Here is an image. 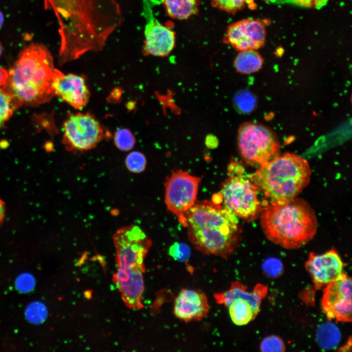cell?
<instances>
[{"label":"cell","mask_w":352,"mask_h":352,"mask_svg":"<svg viewBox=\"0 0 352 352\" xmlns=\"http://www.w3.org/2000/svg\"><path fill=\"white\" fill-rule=\"evenodd\" d=\"M53 12L60 37L59 62L64 64L88 52L101 51L122 22L116 0H44Z\"/></svg>","instance_id":"6da1fadb"},{"label":"cell","mask_w":352,"mask_h":352,"mask_svg":"<svg viewBox=\"0 0 352 352\" xmlns=\"http://www.w3.org/2000/svg\"><path fill=\"white\" fill-rule=\"evenodd\" d=\"M235 103L239 110L248 113L254 109L256 100L254 96L249 92L242 91L236 95Z\"/></svg>","instance_id":"d4e9b609"},{"label":"cell","mask_w":352,"mask_h":352,"mask_svg":"<svg viewBox=\"0 0 352 352\" xmlns=\"http://www.w3.org/2000/svg\"><path fill=\"white\" fill-rule=\"evenodd\" d=\"M126 165L131 172L140 173L143 171L146 167V159L142 153L132 152L127 156Z\"/></svg>","instance_id":"4316f807"},{"label":"cell","mask_w":352,"mask_h":352,"mask_svg":"<svg viewBox=\"0 0 352 352\" xmlns=\"http://www.w3.org/2000/svg\"><path fill=\"white\" fill-rule=\"evenodd\" d=\"M265 273L269 276L275 277L280 275L283 270L282 263L275 258H270L266 260L263 265Z\"/></svg>","instance_id":"f546056e"},{"label":"cell","mask_w":352,"mask_h":352,"mask_svg":"<svg viewBox=\"0 0 352 352\" xmlns=\"http://www.w3.org/2000/svg\"><path fill=\"white\" fill-rule=\"evenodd\" d=\"M159 3L156 0L143 1V15L146 22L142 47L144 55L166 56L175 46V32L159 22L154 15L153 8Z\"/></svg>","instance_id":"4fadbf2b"},{"label":"cell","mask_w":352,"mask_h":352,"mask_svg":"<svg viewBox=\"0 0 352 352\" xmlns=\"http://www.w3.org/2000/svg\"><path fill=\"white\" fill-rule=\"evenodd\" d=\"M263 62V58L255 50H245L240 51L236 57L234 66L239 72L251 74L259 71L262 67Z\"/></svg>","instance_id":"ffe728a7"},{"label":"cell","mask_w":352,"mask_h":352,"mask_svg":"<svg viewBox=\"0 0 352 352\" xmlns=\"http://www.w3.org/2000/svg\"><path fill=\"white\" fill-rule=\"evenodd\" d=\"M1 52H2V47H1V44H0V55L1 54Z\"/></svg>","instance_id":"d590c367"},{"label":"cell","mask_w":352,"mask_h":352,"mask_svg":"<svg viewBox=\"0 0 352 352\" xmlns=\"http://www.w3.org/2000/svg\"><path fill=\"white\" fill-rule=\"evenodd\" d=\"M16 108L11 96L3 88H0V127L4 125Z\"/></svg>","instance_id":"7402d4cb"},{"label":"cell","mask_w":352,"mask_h":352,"mask_svg":"<svg viewBox=\"0 0 352 352\" xmlns=\"http://www.w3.org/2000/svg\"><path fill=\"white\" fill-rule=\"evenodd\" d=\"M260 215L267 239L287 249L303 246L317 232L314 210L306 201L296 197L286 201H270L262 208Z\"/></svg>","instance_id":"277c9868"},{"label":"cell","mask_w":352,"mask_h":352,"mask_svg":"<svg viewBox=\"0 0 352 352\" xmlns=\"http://www.w3.org/2000/svg\"><path fill=\"white\" fill-rule=\"evenodd\" d=\"M260 349L263 352H282L286 351L283 340L278 336L270 335L262 341Z\"/></svg>","instance_id":"484cf974"},{"label":"cell","mask_w":352,"mask_h":352,"mask_svg":"<svg viewBox=\"0 0 352 352\" xmlns=\"http://www.w3.org/2000/svg\"><path fill=\"white\" fill-rule=\"evenodd\" d=\"M265 35V27L261 21L245 19L232 23L227 27L223 42L240 51L256 50L264 45Z\"/></svg>","instance_id":"5bb4252c"},{"label":"cell","mask_w":352,"mask_h":352,"mask_svg":"<svg viewBox=\"0 0 352 352\" xmlns=\"http://www.w3.org/2000/svg\"><path fill=\"white\" fill-rule=\"evenodd\" d=\"M209 310L207 298L202 291L183 288L175 300L173 313L179 320L189 322L202 320Z\"/></svg>","instance_id":"ac0fdd59"},{"label":"cell","mask_w":352,"mask_h":352,"mask_svg":"<svg viewBox=\"0 0 352 352\" xmlns=\"http://www.w3.org/2000/svg\"><path fill=\"white\" fill-rule=\"evenodd\" d=\"M230 175L223 183L220 194L224 206L246 221H251L260 215L262 203L258 195V189L243 175V168L236 162L229 168Z\"/></svg>","instance_id":"8992f818"},{"label":"cell","mask_w":352,"mask_h":352,"mask_svg":"<svg viewBox=\"0 0 352 352\" xmlns=\"http://www.w3.org/2000/svg\"><path fill=\"white\" fill-rule=\"evenodd\" d=\"M113 240L118 267L144 264L152 241L139 227L132 224L121 227L114 234Z\"/></svg>","instance_id":"8fae6325"},{"label":"cell","mask_w":352,"mask_h":352,"mask_svg":"<svg viewBox=\"0 0 352 352\" xmlns=\"http://www.w3.org/2000/svg\"><path fill=\"white\" fill-rule=\"evenodd\" d=\"M58 70L47 48L32 43L21 52L3 88L11 96L16 108L38 106L55 95L52 85Z\"/></svg>","instance_id":"3957f363"},{"label":"cell","mask_w":352,"mask_h":352,"mask_svg":"<svg viewBox=\"0 0 352 352\" xmlns=\"http://www.w3.org/2000/svg\"><path fill=\"white\" fill-rule=\"evenodd\" d=\"M311 170L308 161L294 153L279 155L248 175L270 201H286L296 197L308 185Z\"/></svg>","instance_id":"5b68a950"},{"label":"cell","mask_w":352,"mask_h":352,"mask_svg":"<svg viewBox=\"0 0 352 352\" xmlns=\"http://www.w3.org/2000/svg\"><path fill=\"white\" fill-rule=\"evenodd\" d=\"M162 3L167 14L177 20H185L198 12L200 0H156Z\"/></svg>","instance_id":"d6986e66"},{"label":"cell","mask_w":352,"mask_h":352,"mask_svg":"<svg viewBox=\"0 0 352 352\" xmlns=\"http://www.w3.org/2000/svg\"><path fill=\"white\" fill-rule=\"evenodd\" d=\"M52 87L55 95L75 109H82L88 102L90 92L82 76L71 73L65 75L58 70Z\"/></svg>","instance_id":"e0dca14e"},{"label":"cell","mask_w":352,"mask_h":352,"mask_svg":"<svg viewBox=\"0 0 352 352\" xmlns=\"http://www.w3.org/2000/svg\"><path fill=\"white\" fill-rule=\"evenodd\" d=\"M3 22V16L2 13L0 11V27L1 26Z\"/></svg>","instance_id":"836d02e7"},{"label":"cell","mask_w":352,"mask_h":352,"mask_svg":"<svg viewBox=\"0 0 352 352\" xmlns=\"http://www.w3.org/2000/svg\"><path fill=\"white\" fill-rule=\"evenodd\" d=\"M185 218L189 239L199 252L227 259L238 246L241 230L237 216L220 203L199 201Z\"/></svg>","instance_id":"7a4b0ae2"},{"label":"cell","mask_w":352,"mask_h":352,"mask_svg":"<svg viewBox=\"0 0 352 352\" xmlns=\"http://www.w3.org/2000/svg\"><path fill=\"white\" fill-rule=\"evenodd\" d=\"M264 1H265L266 2H271V3H275L277 0H263Z\"/></svg>","instance_id":"e575fe53"},{"label":"cell","mask_w":352,"mask_h":352,"mask_svg":"<svg viewBox=\"0 0 352 352\" xmlns=\"http://www.w3.org/2000/svg\"><path fill=\"white\" fill-rule=\"evenodd\" d=\"M145 271V265L118 267L113 275V281L121 294L122 300L130 308L140 309L143 308L142 298L144 290Z\"/></svg>","instance_id":"2e32d148"},{"label":"cell","mask_w":352,"mask_h":352,"mask_svg":"<svg viewBox=\"0 0 352 352\" xmlns=\"http://www.w3.org/2000/svg\"><path fill=\"white\" fill-rule=\"evenodd\" d=\"M8 72L3 68H0V87L3 86L7 80Z\"/></svg>","instance_id":"4dcf8cb0"},{"label":"cell","mask_w":352,"mask_h":352,"mask_svg":"<svg viewBox=\"0 0 352 352\" xmlns=\"http://www.w3.org/2000/svg\"><path fill=\"white\" fill-rule=\"evenodd\" d=\"M268 292L267 286L258 284L249 291L240 282L231 283L228 290L214 294L216 302L228 308L232 322L238 326L248 324L257 316L263 300Z\"/></svg>","instance_id":"ba28073f"},{"label":"cell","mask_w":352,"mask_h":352,"mask_svg":"<svg viewBox=\"0 0 352 352\" xmlns=\"http://www.w3.org/2000/svg\"><path fill=\"white\" fill-rule=\"evenodd\" d=\"M305 266L315 289H320L344 272V264L337 251L332 248L320 254L310 252Z\"/></svg>","instance_id":"9a60e30c"},{"label":"cell","mask_w":352,"mask_h":352,"mask_svg":"<svg viewBox=\"0 0 352 352\" xmlns=\"http://www.w3.org/2000/svg\"><path fill=\"white\" fill-rule=\"evenodd\" d=\"M114 141L119 149L128 151L134 147L135 139L130 130L127 129H120L114 133Z\"/></svg>","instance_id":"603a6c76"},{"label":"cell","mask_w":352,"mask_h":352,"mask_svg":"<svg viewBox=\"0 0 352 352\" xmlns=\"http://www.w3.org/2000/svg\"><path fill=\"white\" fill-rule=\"evenodd\" d=\"M320 343L325 348L333 347L339 340V332L332 325L324 326L319 332Z\"/></svg>","instance_id":"cb8c5ba5"},{"label":"cell","mask_w":352,"mask_h":352,"mask_svg":"<svg viewBox=\"0 0 352 352\" xmlns=\"http://www.w3.org/2000/svg\"><path fill=\"white\" fill-rule=\"evenodd\" d=\"M329 0H277L275 3H290L300 7L319 9L324 6Z\"/></svg>","instance_id":"f1b7e54d"},{"label":"cell","mask_w":352,"mask_h":352,"mask_svg":"<svg viewBox=\"0 0 352 352\" xmlns=\"http://www.w3.org/2000/svg\"><path fill=\"white\" fill-rule=\"evenodd\" d=\"M5 214V206L4 202L0 199V225L3 221Z\"/></svg>","instance_id":"1f68e13d"},{"label":"cell","mask_w":352,"mask_h":352,"mask_svg":"<svg viewBox=\"0 0 352 352\" xmlns=\"http://www.w3.org/2000/svg\"><path fill=\"white\" fill-rule=\"evenodd\" d=\"M200 180L201 177L179 170L173 171L164 184L167 207L184 227L185 215L195 203Z\"/></svg>","instance_id":"9c48e42d"},{"label":"cell","mask_w":352,"mask_h":352,"mask_svg":"<svg viewBox=\"0 0 352 352\" xmlns=\"http://www.w3.org/2000/svg\"><path fill=\"white\" fill-rule=\"evenodd\" d=\"M191 253L189 246L182 242H175L169 248L170 255L175 260L185 261L187 260Z\"/></svg>","instance_id":"83f0119b"},{"label":"cell","mask_w":352,"mask_h":352,"mask_svg":"<svg viewBox=\"0 0 352 352\" xmlns=\"http://www.w3.org/2000/svg\"><path fill=\"white\" fill-rule=\"evenodd\" d=\"M352 348V340L351 337H350L349 340L347 341L345 345L343 346L339 349V351L341 352H348L349 351V349L351 351Z\"/></svg>","instance_id":"d6a6232c"},{"label":"cell","mask_w":352,"mask_h":352,"mask_svg":"<svg viewBox=\"0 0 352 352\" xmlns=\"http://www.w3.org/2000/svg\"><path fill=\"white\" fill-rule=\"evenodd\" d=\"M352 302V279L344 272L323 288L321 307L329 320L351 322Z\"/></svg>","instance_id":"7c38bea8"},{"label":"cell","mask_w":352,"mask_h":352,"mask_svg":"<svg viewBox=\"0 0 352 352\" xmlns=\"http://www.w3.org/2000/svg\"><path fill=\"white\" fill-rule=\"evenodd\" d=\"M211 4L215 8L233 14L246 5L252 9L256 7L254 0H212Z\"/></svg>","instance_id":"44dd1931"},{"label":"cell","mask_w":352,"mask_h":352,"mask_svg":"<svg viewBox=\"0 0 352 352\" xmlns=\"http://www.w3.org/2000/svg\"><path fill=\"white\" fill-rule=\"evenodd\" d=\"M239 153L247 164L260 167L279 156L281 146L275 133L259 123L246 122L240 127Z\"/></svg>","instance_id":"52a82bcc"},{"label":"cell","mask_w":352,"mask_h":352,"mask_svg":"<svg viewBox=\"0 0 352 352\" xmlns=\"http://www.w3.org/2000/svg\"><path fill=\"white\" fill-rule=\"evenodd\" d=\"M63 142L69 151L84 152L94 148L105 137L96 119L89 113L71 114L63 125Z\"/></svg>","instance_id":"30bf717a"}]
</instances>
